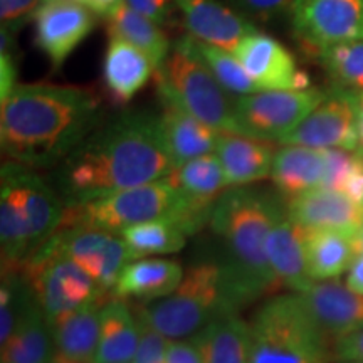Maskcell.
Returning a JSON list of instances; mask_svg holds the SVG:
<instances>
[{"mask_svg":"<svg viewBox=\"0 0 363 363\" xmlns=\"http://www.w3.org/2000/svg\"><path fill=\"white\" fill-rule=\"evenodd\" d=\"M175 169L160 120L130 111L99 125L61 162L57 182L66 203L165 179Z\"/></svg>","mask_w":363,"mask_h":363,"instance_id":"cell-1","label":"cell"},{"mask_svg":"<svg viewBox=\"0 0 363 363\" xmlns=\"http://www.w3.org/2000/svg\"><path fill=\"white\" fill-rule=\"evenodd\" d=\"M93 91L79 86L17 84L0 110V147L29 169L57 165L101 125Z\"/></svg>","mask_w":363,"mask_h":363,"instance_id":"cell-2","label":"cell"},{"mask_svg":"<svg viewBox=\"0 0 363 363\" xmlns=\"http://www.w3.org/2000/svg\"><path fill=\"white\" fill-rule=\"evenodd\" d=\"M283 217L278 199L256 189L235 187L216 202L211 225L225 249L220 271L229 313L276 293L281 286L267 259L266 244L272 227Z\"/></svg>","mask_w":363,"mask_h":363,"instance_id":"cell-3","label":"cell"},{"mask_svg":"<svg viewBox=\"0 0 363 363\" xmlns=\"http://www.w3.org/2000/svg\"><path fill=\"white\" fill-rule=\"evenodd\" d=\"M66 203L34 169L4 162L0 170L2 269H16L61 227Z\"/></svg>","mask_w":363,"mask_h":363,"instance_id":"cell-4","label":"cell"},{"mask_svg":"<svg viewBox=\"0 0 363 363\" xmlns=\"http://www.w3.org/2000/svg\"><path fill=\"white\" fill-rule=\"evenodd\" d=\"M251 363H328L333 345L318 330L298 294L266 301L251 323Z\"/></svg>","mask_w":363,"mask_h":363,"instance_id":"cell-5","label":"cell"},{"mask_svg":"<svg viewBox=\"0 0 363 363\" xmlns=\"http://www.w3.org/2000/svg\"><path fill=\"white\" fill-rule=\"evenodd\" d=\"M157 89L162 101L177 104L219 133L239 135L235 103L185 38L177 40L157 69Z\"/></svg>","mask_w":363,"mask_h":363,"instance_id":"cell-6","label":"cell"},{"mask_svg":"<svg viewBox=\"0 0 363 363\" xmlns=\"http://www.w3.org/2000/svg\"><path fill=\"white\" fill-rule=\"evenodd\" d=\"M184 197L165 179L116 190L86 202L66 203L61 227H91L121 234L128 227L157 219H175ZM59 227V229H61Z\"/></svg>","mask_w":363,"mask_h":363,"instance_id":"cell-7","label":"cell"},{"mask_svg":"<svg viewBox=\"0 0 363 363\" xmlns=\"http://www.w3.org/2000/svg\"><path fill=\"white\" fill-rule=\"evenodd\" d=\"M147 316L167 340H187L229 313L222 288L220 264L201 262L185 271L180 284L169 296L145 306Z\"/></svg>","mask_w":363,"mask_h":363,"instance_id":"cell-8","label":"cell"},{"mask_svg":"<svg viewBox=\"0 0 363 363\" xmlns=\"http://www.w3.org/2000/svg\"><path fill=\"white\" fill-rule=\"evenodd\" d=\"M16 269L29 283L49 320L104 294L96 279L62 251L54 235Z\"/></svg>","mask_w":363,"mask_h":363,"instance_id":"cell-9","label":"cell"},{"mask_svg":"<svg viewBox=\"0 0 363 363\" xmlns=\"http://www.w3.org/2000/svg\"><path fill=\"white\" fill-rule=\"evenodd\" d=\"M321 89H259L235 101L239 135L281 142L326 98Z\"/></svg>","mask_w":363,"mask_h":363,"instance_id":"cell-10","label":"cell"},{"mask_svg":"<svg viewBox=\"0 0 363 363\" xmlns=\"http://www.w3.org/2000/svg\"><path fill=\"white\" fill-rule=\"evenodd\" d=\"M293 29L308 51L363 40V0H294Z\"/></svg>","mask_w":363,"mask_h":363,"instance_id":"cell-11","label":"cell"},{"mask_svg":"<svg viewBox=\"0 0 363 363\" xmlns=\"http://www.w3.org/2000/svg\"><path fill=\"white\" fill-rule=\"evenodd\" d=\"M279 143L315 150H357V91L337 88L333 93L326 94L320 106Z\"/></svg>","mask_w":363,"mask_h":363,"instance_id":"cell-12","label":"cell"},{"mask_svg":"<svg viewBox=\"0 0 363 363\" xmlns=\"http://www.w3.org/2000/svg\"><path fill=\"white\" fill-rule=\"evenodd\" d=\"M54 238L71 259L96 279L104 293L113 291L121 271L133 261L120 234L76 225L61 227Z\"/></svg>","mask_w":363,"mask_h":363,"instance_id":"cell-13","label":"cell"},{"mask_svg":"<svg viewBox=\"0 0 363 363\" xmlns=\"http://www.w3.org/2000/svg\"><path fill=\"white\" fill-rule=\"evenodd\" d=\"M35 45L59 69L94 29V16L78 0H44L34 16Z\"/></svg>","mask_w":363,"mask_h":363,"instance_id":"cell-14","label":"cell"},{"mask_svg":"<svg viewBox=\"0 0 363 363\" xmlns=\"http://www.w3.org/2000/svg\"><path fill=\"white\" fill-rule=\"evenodd\" d=\"M296 294L313 323L331 345L363 326V296L342 281H315Z\"/></svg>","mask_w":363,"mask_h":363,"instance_id":"cell-15","label":"cell"},{"mask_svg":"<svg viewBox=\"0 0 363 363\" xmlns=\"http://www.w3.org/2000/svg\"><path fill=\"white\" fill-rule=\"evenodd\" d=\"M189 35L201 43L235 52L239 44L257 27L242 13L219 0H175Z\"/></svg>","mask_w":363,"mask_h":363,"instance_id":"cell-16","label":"cell"},{"mask_svg":"<svg viewBox=\"0 0 363 363\" xmlns=\"http://www.w3.org/2000/svg\"><path fill=\"white\" fill-rule=\"evenodd\" d=\"M286 216L306 230H337L357 234L363 224V207L348 195L315 189L288 201Z\"/></svg>","mask_w":363,"mask_h":363,"instance_id":"cell-17","label":"cell"},{"mask_svg":"<svg viewBox=\"0 0 363 363\" xmlns=\"http://www.w3.org/2000/svg\"><path fill=\"white\" fill-rule=\"evenodd\" d=\"M103 305L101 298L91 299L76 310L49 320L56 345L54 363H94Z\"/></svg>","mask_w":363,"mask_h":363,"instance_id":"cell-18","label":"cell"},{"mask_svg":"<svg viewBox=\"0 0 363 363\" xmlns=\"http://www.w3.org/2000/svg\"><path fill=\"white\" fill-rule=\"evenodd\" d=\"M234 54L257 89H293L296 61L279 40L257 30L249 34Z\"/></svg>","mask_w":363,"mask_h":363,"instance_id":"cell-19","label":"cell"},{"mask_svg":"<svg viewBox=\"0 0 363 363\" xmlns=\"http://www.w3.org/2000/svg\"><path fill=\"white\" fill-rule=\"evenodd\" d=\"M153 69L147 54L123 39L110 38L103 59V83L111 104H128L145 88Z\"/></svg>","mask_w":363,"mask_h":363,"instance_id":"cell-20","label":"cell"},{"mask_svg":"<svg viewBox=\"0 0 363 363\" xmlns=\"http://www.w3.org/2000/svg\"><path fill=\"white\" fill-rule=\"evenodd\" d=\"M267 259L281 286L301 293L315 283L306 264V229L288 216L272 227L266 244Z\"/></svg>","mask_w":363,"mask_h":363,"instance_id":"cell-21","label":"cell"},{"mask_svg":"<svg viewBox=\"0 0 363 363\" xmlns=\"http://www.w3.org/2000/svg\"><path fill=\"white\" fill-rule=\"evenodd\" d=\"M163 111L158 116L165 147L175 167L194 158L216 153L220 133L197 120L174 103L162 101Z\"/></svg>","mask_w":363,"mask_h":363,"instance_id":"cell-22","label":"cell"},{"mask_svg":"<svg viewBox=\"0 0 363 363\" xmlns=\"http://www.w3.org/2000/svg\"><path fill=\"white\" fill-rule=\"evenodd\" d=\"M216 155L224 169L227 187H242L271 177L276 152L272 142L235 133H220Z\"/></svg>","mask_w":363,"mask_h":363,"instance_id":"cell-23","label":"cell"},{"mask_svg":"<svg viewBox=\"0 0 363 363\" xmlns=\"http://www.w3.org/2000/svg\"><path fill=\"white\" fill-rule=\"evenodd\" d=\"M185 271L177 261L162 257H145L130 261L120 278L113 294L115 298H131L138 301H157L174 293L180 284Z\"/></svg>","mask_w":363,"mask_h":363,"instance_id":"cell-24","label":"cell"},{"mask_svg":"<svg viewBox=\"0 0 363 363\" xmlns=\"http://www.w3.org/2000/svg\"><path fill=\"white\" fill-rule=\"evenodd\" d=\"M325 177V152L299 145H284L274 155L271 180L284 197L321 189Z\"/></svg>","mask_w":363,"mask_h":363,"instance_id":"cell-25","label":"cell"},{"mask_svg":"<svg viewBox=\"0 0 363 363\" xmlns=\"http://www.w3.org/2000/svg\"><path fill=\"white\" fill-rule=\"evenodd\" d=\"M203 363H251V325L224 313L192 338Z\"/></svg>","mask_w":363,"mask_h":363,"instance_id":"cell-26","label":"cell"},{"mask_svg":"<svg viewBox=\"0 0 363 363\" xmlns=\"http://www.w3.org/2000/svg\"><path fill=\"white\" fill-rule=\"evenodd\" d=\"M138 342L140 330L135 310L121 298L104 303L94 363H133Z\"/></svg>","mask_w":363,"mask_h":363,"instance_id":"cell-27","label":"cell"},{"mask_svg":"<svg viewBox=\"0 0 363 363\" xmlns=\"http://www.w3.org/2000/svg\"><path fill=\"white\" fill-rule=\"evenodd\" d=\"M0 348V363H54L56 345L51 321L38 299L22 316L12 337Z\"/></svg>","mask_w":363,"mask_h":363,"instance_id":"cell-28","label":"cell"},{"mask_svg":"<svg viewBox=\"0 0 363 363\" xmlns=\"http://www.w3.org/2000/svg\"><path fill=\"white\" fill-rule=\"evenodd\" d=\"M165 180L185 201L203 208H214L227 179L216 153L203 155L175 167Z\"/></svg>","mask_w":363,"mask_h":363,"instance_id":"cell-29","label":"cell"},{"mask_svg":"<svg viewBox=\"0 0 363 363\" xmlns=\"http://www.w3.org/2000/svg\"><path fill=\"white\" fill-rule=\"evenodd\" d=\"M357 256L355 235L337 230H306V264L313 281L337 279Z\"/></svg>","mask_w":363,"mask_h":363,"instance_id":"cell-30","label":"cell"},{"mask_svg":"<svg viewBox=\"0 0 363 363\" xmlns=\"http://www.w3.org/2000/svg\"><path fill=\"white\" fill-rule=\"evenodd\" d=\"M106 21L110 38L123 39L126 43L133 44L136 49L147 54L155 66V71L165 62L172 48L165 33L155 22L135 12L125 2L116 7L106 17Z\"/></svg>","mask_w":363,"mask_h":363,"instance_id":"cell-31","label":"cell"},{"mask_svg":"<svg viewBox=\"0 0 363 363\" xmlns=\"http://www.w3.org/2000/svg\"><path fill=\"white\" fill-rule=\"evenodd\" d=\"M130 249L131 259L175 254L184 249L187 233L174 219H157L128 227L120 234Z\"/></svg>","mask_w":363,"mask_h":363,"instance_id":"cell-32","label":"cell"},{"mask_svg":"<svg viewBox=\"0 0 363 363\" xmlns=\"http://www.w3.org/2000/svg\"><path fill=\"white\" fill-rule=\"evenodd\" d=\"M185 40H187L189 48L202 59L203 65L211 69L227 93L240 98L259 91L234 52L201 43V40L194 39L192 35H185Z\"/></svg>","mask_w":363,"mask_h":363,"instance_id":"cell-33","label":"cell"},{"mask_svg":"<svg viewBox=\"0 0 363 363\" xmlns=\"http://www.w3.org/2000/svg\"><path fill=\"white\" fill-rule=\"evenodd\" d=\"M318 57L338 88L363 91V40L330 45Z\"/></svg>","mask_w":363,"mask_h":363,"instance_id":"cell-34","label":"cell"},{"mask_svg":"<svg viewBox=\"0 0 363 363\" xmlns=\"http://www.w3.org/2000/svg\"><path fill=\"white\" fill-rule=\"evenodd\" d=\"M135 315L138 320L140 342L133 363H165L169 340L150 323L145 308H136Z\"/></svg>","mask_w":363,"mask_h":363,"instance_id":"cell-35","label":"cell"},{"mask_svg":"<svg viewBox=\"0 0 363 363\" xmlns=\"http://www.w3.org/2000/svg\"><path fill=\"white\" fill-rule=\"evenodd\" d=\"M325 152V177L321 189L342 192L345 182L352 174L357 162V153L353 155L350 150L343 148H328Z\"/></svg>","mask_w":363,"mask_h":363,"instance_id":"cell-36","label":"cell"},{"mask_svg":"<svg viewBox=\"0 0 363 363\" xmlns=\"http://www.w3.org/2000/svg\"><path fill=\"white\" fill-rule=\"evenodd\" d=\"M44 0H0L2 29L16 35L27 22L34 19Z\"/></svg>","mask_w":363,"mask_h":363,"instance_id":"cell-37","label":"cell"},{"mask_svg":"<svg viewBox=\"0 0 363 363\" xmlns=\"http://www.w3.org/2000/svg\"><path fill=\"white\" fill-rule=\"evenodd\" d=\"M125 4L158 26L169 24L177 7L175 0H125Z\"/></svg>","mask_w":363,"mask_h":363,"instance_id":"cell-38","label":"cell"},{"mask_svg":"<svg viewBox=\"0 0 363 363\" xmlns=\"http://www.w3.org/2000/svg\"><path fill=\"white\" fill-rule=\"evenodd\" d=\"M230 2L249 16L259 17V19H272L288 9L291 11L294 0H230Z\"/></svg>","mask_w":363,"mask_h":363,"instance_id":"cell-39","label":"cell"},{"mask_svg":"<svg viewBox=\"0 0 363 363\" xmlns=\"http://www.w3.org/2000/svg\"><path fill=\"white\" fill-rule=\"evenodd\" d=\"M333 360L363 363V326L333 345Z\"/></svg>","mask_w":363,"mask_h":363,"instance_id":"cell-40","label":"cell"},{"mask_svg":"<svg viewBox=\"0 0 363 363\" xmlns=\"http://www.w3.org/2000/svg\"><path fill=\"white\" fill-rule=\"evenodd\" d=\"M165 363H203L201 350L192 338L169 340Z\"/></svg>","mask_w":363,"mask_h":363,"instance_id":"cell-41","label":"cell"},{"mask_svg":"<svg viewBox=\"0 0 363 363\" xmlns=\"http://www.w3.org/2000/svg\"><path fill=\"white\" fill-rule=\"evenodd\" d=\"M342 192L352 199L353 202H357L358 206L363 207V160L357 153V162L353 167L352 174L348 175L347 182H345Z\"/></svg>","mask_w":363,"mask_h":363,"instance_id":"cell-42","label":"cell"},{"mask_svg":"<svg viewBox=\"0 0 363 363\" xmlns=\"http://www.w3.org/2000/svg\"><path fill=\"white\" fill-rule=\"evenodd\" d=\"M347 272L348 274L345 284H347L352 291H355L357 294H362L363 296V254H357L350 269Z\"/></svg>","mask_w":363,"mask_h":363,"instance_id":"cell-43","label":"cell"},{"mask_svg":"<svg viewBox=\"0 0 363 363\" xmlns=\"http://www.w3.org/2000/svg\"><path fill=\"white\" fill-rule=\"evenodd\" d=\"M125 0H88V2H86V7H88L93 13H96V16L108 17Z\"/></svg>","mask_w":363,"mask_h":363,"instance_id":"cell-44","label":"cell"},{"mask_svg":"<svg viewBox=\"0 0 363 363\" xmlns=\"http://www.w3.org/2000/svg\"><path fill=\"white\" fill-rule=\"evenodd\" d=\"M357 131L358 148H363V91H357Z\"/></svg>","mask_w":363,"mask_h":363,"instance_id":"cell-45","label":"cell"},{"mask_svg":"<svg viewBox=\"0 0 363 363\" xmlns=\"http://www.w3.org/2000/svg\"><path fill=\"white\" fill-rule=\"evenodd\" d=\"M310 86H311L310 74H308L306 71L298 69L296 74H294V79H293V89L294 91H306V89H310Z\"/></svg>","mask_w":363,"mask_h":363,"instance_id":"cell-46","label":"cell"},{"mask_svg":"<svg viewBox=\"0 0 363 363\" xmlns=\"http://www.w3.org/2000/svg\"><path fill=\"white\" fill-rule=\"evenodd\" d=\"M355 247H357V254H363V224L360 225V229H358L355 234Z\"/></svg>","mask_w":363,"mask_h":363,"instance_id":"cell-47","label":"cell"},{"mask_svg":"<svg viewBox=\"0 0 363 363\" xmlns=\"http://www.w3.org/2000/svg\"><path fill=\"white\" fill-rule=\"evenodd\" d=\"M358 155H360V158H362V160H363V148H358Z\"/></svg>","mask_w":363,"mask_h":363,"instance_id":"cell-48","label":"cell"},{"mask_svg":"<svg viewBox=\"0 0 363 363\" xmlns=\"http://www.w3.org/2000/svg\"><path fill=\"white\" fill-rule=\"evenodd\" d=\"M78 2H81V4H84V6H86V2H88V0H78Z\"/></svg>","mask_w":363,"mask_h":363,"instance_id":"cell-49","label":"cell"},{"mask_svg":"<svg viewBox=\"0 0 363 363\" xmlns=\"http://www.w3.org/2000/svg\"><path fill=\"white\" fill-rule=\"evenodd\" d=\"M337 363H358V362H337Z\"/></svg>","mask_w":363,"mask_h":363,"instance_id":"cell-50","label":"cell"}]
</instances>
